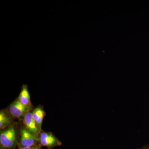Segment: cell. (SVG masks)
<instances>
[{
	"label": "cell",
	"mask_w": 149,
	"mask_h": 149,
	"mask_svg": "<svg viewBox=\"0 0 149 149\" xmlns=\"http://www.w3.org/2000/svg\"><path fill=\"white\" fill-rule=\"evenodd\" d=\"M13 120L10 115L6 111H1L0 112V129L3 130L13 125Z\"/></svg>",
	"instance_id": "8"
},
{
	"label": "cell",
	"mask_w": 149,
	"mask_h": 149,
	"mask_svg": "<svg viewBox=\"0 0 149 149\" xmlns=\"http://www.w3.org/2000/svg\"><path fill=\"white\" fill-rule=\"evenodd\" d=\"M31 110H32V109L24 106L17 98L9 107L8 113L13 118L23 119L26 113Z\"/></svg>",
	"instance_id": "4"
},
{
	"label": "cell",
	"mask_w": 149,
	"mask_h": 149,
	"mask_svg": "<svg viewBox=\"0 0 149 149\" xmlns=\"http://www.w3.org/2000/svg\"><path fill=\"white\" fill-rule=\"evenodd\" d=\"M32 110L30 111L24 115L23 119V125L27 128V130L30 133L39 137L40 133V130H38L35 123V120L32 116Z\"/></svg>",
	"instance_id": "5"
},
{
	"label": "cell",
	"mask_w": 149,
	"mask_h": 149,
	"mask_svg": "<svg viewBox=\"0 0 149 149\" xmlns=\"http://www.w3.org/2000/svg\"></svg>",
	"instance_id": "12"
},
{
	"label": "cell",
	"mask_w": 149,
	"mask_h": 149,
	"mask_svg": "<svg viewBox=\"0 0 149 149\" xmlns=\"http://www.w3.org/2000/svg\"><path fill=\"white\" fill-rule=\"evenodd\" d=\"M45 112L42 106H39L32 111V116L36 125L40 133L42 131V127L43 118L45 116Z\"/></svg>",
	"instance_id": "6"
},
{
	"label": "cell",
	"mask_w": 149,
	"mask_h": 149,
	"mask_svg": "<svg viewBox=\"0 0 149 149\" xmlns=\"http://www.w3.org/2000/svg\"><path fill=\"white\" fill-rule=\"evenodd\" d=\"M137 149H149V145H147V146H144L142 147L141 148H139Z\"/></svg>",
	"instance_id": "10"
},
{
	"label": "cell",
	"mask_w": 149,
	"mask_h": 149,
	"mask_svg": "<svg viewBox=\"0 0 149 149\" xmlns=\"http://www.w3.org/2000/svg\"><path fill=\"white\" fill-rule=\"evenodd\" d=\"M42 146L40 144L32 146L26 147V148H22L19 149H42Z\"/></svg>",
	"instance_id": "9"
},
{
	"label": "cell",
	"mask_w": 149,
	"mask_h": 149,
	"mask_svg": "<svg viewBox=\"0 0 149 149\" xmlns=\"http://www.w3.org/2000/svg\"><path fill=\"white\" fill-rule=\"evenodd\" d=\"M19 134V133L14 125L1 130L0 133L1 147L8 149H15L18 145Z\"/></svg>",
	"instance_id": "1"
},
{
	"label": "cell",
	"mask_w": 149,
	"mask_h": 149,
	"mask_svg": "<svg viewBox=\"0 0 149 149\" xmlns=\"http://www.w3.org/2000/svg\"><path fill=\"white\" fill-rule=\"evenodd\" d=\"M39 137L40 145L42 146L47 147L48 149H53L54 147L62 145L61 142L51 132L42 130Z\"/></svg>",
	"instance_id": "3"
},
{
	"label": "cell",
	"mask_w": 149,
	"mask_h": 149,
	"mask_svg": "<svg viewBox=\"0 0 149 149\" xmlns=\"http://www.w3.org/2000/svg\"><path fill=\"white\" fill-rule=\"evenodd\" d=\"M0 149H8L6 148H3V147H1V148H0Z\"/></svg>",
	"instance_id": "11"
},
{
	"label": "cell",
	"mask_w": 149,
	"mask_h": 149,
	"mask_svg": "<svg viewBox=\"0 0 149 149\" xmlns=\"http://www.w3.org/2000/svg\"><path fill=\"white\" fill-rule=\"evenodd\" d=\"M40 144L39 137L29 132L24 125L19 130V137L17 145L18 149L35 146Z\"/></svg>",
	"instance_id": "2"
},
{
	"label": "cell",
	"mask_w": 149,
	"mask_h": 149,
	"mask_svg": "<svg viewBox=\"0 0 149 149\" xmlns=\"http://www.w3.org/2000/svg\"><path fill=\"white\" fill-rule=\"evenodd\" d=\"M19 101L24 106L32 109V104L30 101V95L28 91V86L26 85H22L21 92L18 97Z\"/></svg>",
	"instance_id": "7"
}]
</instances>
